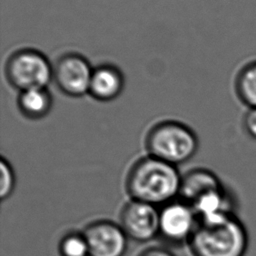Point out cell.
<instances>
[{"mask_svg":"<svg viewBox=\"0 0 256 256\" xmlns=\"http://www.w3.org/2000/svg\"><path fill=\"white\" fill-rule=\"evenodd\" d=\"M83 234L90 256H123L128 236L122 227L109 220L94 221L86 226Z\"/></svg>","mask_w":256,"mask_h":256,"instance_id":"cell-8","label":"cell"},{"mask_svg":"<svg viewBox=\"0 0 256 256\" xmlns=\"http://www.w3.org/2000/svg\"><path fill=\"white\" fill-rule=\"evenodd\" d=\"M22 115L30 120L45 117L52 108V96L46 88H35L20 92L17 100Z\"/></svg>","mask_w":256,"mask_h":256,"instance_id":"cell-11","label":"cell"},{"mask_svg":"<svg viewBox=\"0 0 256 256\" xmlns=\"http://www.w3.org/2000/svg\"><path fill=\"white\" fill-rule=\"evenodd\" d=\"M60 256H90L83 232H69L59 242Z\"/></svg>","mask_w":256,"mask_h":256,"instance_id":"cell-13","label":"cell"},{"mask_svg":"<svg viewBox=\"0 0 256 256\" xmlns=\"http://www.w3.org/2000/svg\"><path fill=\"white\" fill-rule=\"evenodd\" d=\"M249 244L244 224L234 215L198 222L189 245L193 256H244Z\"/></svg>","mask_w":256,"mask_h":256,"instance_id":"cell-2","label":"cell"},{"mask_svg":"<svg viewBox=\"0 0 256 256\" xmlns=\"http://www.w3.org/2000/svg\"><path fill=\"white\" fill-rule=\"evenodd\" d=\"M0 197L5 200L12 194L15 187V176L9 162L2 158L0 162Z\"/></svg>","mask_w":256,"mask_h":256,"instance_id":"cell-14","label":"cell"},{"mask_svg":"<svg viewBox=\"0 0 256 256\" xmlns=\"http://www.w3.org/2000/svg\"><path fill=\"white\" fill-rule=\"evenodd\" d=\"M159 219L157 206L131 199L120 212L119 225L129 238L146 242L159 234Z\"/></svg>","mask_w":256,"mask_h":256,"instance_id":"cell-6","label":"cell"},{"mask_svg":"<svg viewBox=\"0 0 256 256\" xmlns=\"http://www.w3.org/2000/svg\"><path fill=\"white\" fill-rule=\"evenodd\" d=\"M138 256H175V255L174 253H172L170 250L166 248L153 246L143 250Z\"/></svg>","mask_w":256,"mask_h":256,"instance_id":"cell-16","label":"cell"},{"mask_svg":"<svg viewBox=\"0 0 256 256\" xmlns=\"http://www.w3.org/2000/svg\"><path fill=\"white\" fill-rule=\"evenodd\" d=\"M123 87L122 72L113 65L105 64L93 69L88 93L99 101H111L121 94Z\"/></svg>","mask_w":256,"mask_h":256,"instance_id":"cell-10","label":"cell"},{"mask_svg":"<svg viewBox=\"0 0 256 256\" xmlns=\"http://www.w3.org/2000/svg\"><path fill=\"white\" fill-rule=\"evenodd\" d=\"M243 127L247 135L256 140V108H248L243 118Z\"/></svg>","mask_w":256,"mask_h":256,"instance_id":"cell-15","label":"cell"},{"mask_svg":"<svg viewBox=\"0 0 256 256\" xmlns=\"http://www.w3.org/2000/svg\"><path fill=\"white\" fill-rule=\"evenodd\" d=\"M159 212V234L174 244L189 242L198 224L191 205L181 199L173 200L163 205Z\"/></svg>","mask_w":256,"mask_h":256,"instance_id":"cell-7","label":"cell"},{"mask_svg":"<svg viewBox=\"0 0 256 256\" xmlns=\"http://www.w3.org/2000/svg\"><path fill=\"white\" fill-rule=\"evenodd\" d=\"M238 99L248 108H256V60L245 64L235 78Z\"/></svg>","mask_w":256,"mask_h":256,"instance_id":"cell-12","label":"cell"},{"mask_svg":"<svg viewBox=\"0 0 256 256\" xmlns=\"http://www.w3.org/2000/svg\"><path fill=\"white\" fill-rule=\"evenodd\" d=\"M222 187L220 179L212 171L196 168L182 176L179 197L189 205H193L206 194Z\"/></svg>","mask_w":256,"mask_h":256,"instance_id":"cell-9","label":"cell"},{"mask_svg":"<svg viewBox=\"0 0 256 256\" xmlns=\"http://www.w3.org/2000/svg\"><path fill=\"white\" fill-rule=\"evenodd\" d=\"M93 69L87 59L76 53L59 57L53 66V79L60 91L68 96L80 97L89 92Z\"/></svg>","mask_w":256,"mask_h":256,"instance_id":"cell-5","label":"cell"},{"mask_svg":"<svg viewBox=\"0 0 256 256\" xmlns=\"http://www.w3.org/2000/svg\"><path fill=\"white\" fill-rule=\"evenodd\" d=\"M5 75L10 85L20 92L46 88L53 79V66L41 52L28 48L20 49L7 59Z\"/></svg>","mask_w":256,"mask_h":256,"instance_id":"cell-4","label":"cell"},{"mask_svg":"<svg viewBox=\"0 0 256 256\" xmlns=\"http://www.w3.org/2000/svg\"><path fill=\"white\" fill-rule=\"evenodd\" d=\"M146 148L150 156L175 166L195 155L198 139L196 134L183 123L163 121L149 130Z\"/></svg>","mask_w":256,"mask_h":256,"instance_id":"cell-3","label":"cell"},{"mask_svg":"<svg viewBox=\"0 0 256 256\" xmlns=\"http://www.w3.org/2000/svg\"><path fill=\"white\" fill-rule=\"evenodd\" d=\"M181 178L174 165L149 155L133 164L125 187L133 200L155 206L165 205L179 196Z\"/></svg>","mask_w":256,"mask_h":256,"instance_id":"cell-1","label":"cell"}]
</instances>
